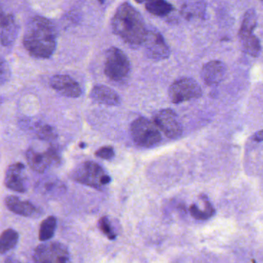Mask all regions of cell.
<instances>
[{
	"instance_id": "6da1fadb",
	"label": "cell",
	"mask_w": 263,
	"mask_h": 263,
	"mask_svg": "<svg viewBox=\"0 0 263 263\" xmlns=\"http://www.w3.org/2000/svg\"><path fill=\"white\" fill-rule=\"evenodd\" d=\"M57 30L50 20L35 16L27 24L24 35V47L37 59H48L57 48Z\"/></svg>"
},
{
	"instance_id": "7a4b0ae2",
	"label": "cell",
	"mask_w": 263,
	"mask_h": 263,
	"mask_svg": "<svg viewBox=\"0 0 263 263\" xmlns=\"http://www.w3.org/2000/svg\"><path fill=\"white\" fill-rule=\"evenodd\" d=\"M111 26L115 34L128 45L136 47L144 44L147 33L145 23L139 12L128 3L118 7Z\"/></svg>"
},
{
	"instance_id": "3957f363",
	"label": "cell",
	"mask_w": 263,
	"mask_h": 263,
	"mask_svg": "<svg viewBox=\"0 0 263 263\" xmlns=\"http://www.w3.org/2000/svg\"><path fill=\"white\" fill-rule=\"evenodd\" d=\"M70 176L73 181L98 190L104 189L110 182V177L100 164L93 161H86L80 164Z\"/></svg>"
},
{
	"instance_id": "277c9868",
	"label": "cell",
	"mask_w": 263,
	"mask_h": 263,
	"mask_svg": "<svg viewBox=\"0 0 263 263\" xmlns=\"http://www.w3.org/2000/svg\"><path fill=\"white\" fill-rule=\"evenodd\" d=\"M130 63L127 55L117 47H110L106 53L104 73L115 82H121L128 77Z\"/></svg>"
},
{
	"instance_id": "5b68a950",
	"label": "cell",
	"mask_w": 263,
	"mask_h": 263,
	"mask_svg": "<svg viewBox=\"0 0 263 263\" xmlns=\"http://www.w3.org/2000/svg\"><path fill=\"white\" fill-rule=\"evenodd\" d=\"M134 141L141 147H150L161 141V135L155 123L146 118H139L130 126Z\"/></svg>"
},
{
	"instance_id": "8992f818",
	"label": "cell",
	"mask_w": 263,
	"mask_h": 263,
	"mask_svg": "<svg viewBox=\"0 0 263 263\" xmlns=\"http://www.w3.org/2000/svg\"><path fill=\"white\" fill-rule=\"evenodd\" d=\"M27 163L32 170L43 174L53 166L59 165L61 163L60 151L56 146H50L44 152H40L30 147L26 153Z\"/></svg>"
},
{
	"instance_id": "52a82bcc",
	"label": "cell",
	"mask_w": 263,
	"mask_h": 263,
	"mask_svg": "<svg viewBox=\"0 0 263 263\" xmlns=\"http://www.w3.org/2000/svg\"><path fill=\"white\" fill-rule=\"evenodd\" d=\"M33 260L41 263H65L70 261L68 249L58 241H45L35 249Z\"/></svg>"
},
{
	"instance_id": "ba28073f",
	"label": "cell",
	"mask_w": 263,
	"mask_h": 263,
	"mask_svg": "<svg viewBox=\"0 0 263 263\" xmlns=\"http://www.w3.org/2000/svg\"><path fill=\"white\" fill-rule=\"evenodd\" d=\"M169 98L173 104L198 99L202 95L201 87L196 81L190 78H182L171 85Z\"/></svg>"
},
{
	"instance_id": "9c48e42d",
	"label": "cell",
	"mask_w": 263,
	"mask_h": 263,
	"mask_svg": "<svg viewBox=\"0 0 263 263\" xmlns=\"http://www.w3.org/2000/svg\"><path fill=\"white\" fill-rule=\"evenodd\" d=\"M143 45L146 55L154 61H164L170 56V48L162 35L156 30L147 31Z\"/></svg>"
},
{
	"instance_id": "30bf717a",
	"label": "cell",
	"mask_w": 263,
	"mask_h": 263,
	"mask_svg": "<svg viewBox=\"0 0 263 263\" xmlns=\"http://www.w3.org/2000/svg\"><path fill=\"white\" fill-rule=\"evenodd\" d=\"M155 124L168 138L175 139L182 133V125L178 115L171 109L160 110L155 117Z\"/></svg>"
},
{
	"instance_id": "8fae6325",
	"label": "cell",
	"mask_w": 263,
	"mask_h": 263,
	"mask_svg": "<svg viewBox=\"0 0 263 263\" xmlns=\"http://www.w3.org/2000/svg\"><path fill=\"white\" fill-rule=\"evenodd\" d=\"M25 165L23 163L11 164L6 172L4 183L7 187L18 193H24L27 190V178Z\"/></svg>"
},
{
	"instance_id": "7c38bea8",
	"label": "cell",
	"mask_w": 263,
	"mask_h": 263,
	"mask_svg": "<svg viewBox=\"0 0 263 263\" xmlns=\"http://www.w3.org/2000/svg\"><path fill=\"white\" fill-rule=\"evenodd\" d=\"M50 86L66 98H78L82 95L80 84L68 75H55L50 80Z\"/></svg>"
},
{
	"instance_id": "4fadbf2b",
	"label": "cell",
	"mask_w": 263,
	"mask_h": 263,
	"mask_svg": "<svg viewBox=\"0 0 263 263\" xmlns=\"http://www.w3.org/2000/svg\"><path fill=\"white\" fill-rule=\"evenodd\" d=\"M227 67L224 63L219 61H212L203 66L201 78L206 85H218L224 79Z\"/></svg>"
},
{
	"instance_id": "5bb4252c",
	"label": "cell",
	"mask_w": 263,
	"mask_h": 263,
	"mask_svg": "<svg viewBox=\"0 0 263 263\" xmlns=\"http://www.w3.org/2000/svg\"><path fill=\"white\" fill-rule=\"evenodd\" d=\"M4 202L10 212L21 216L33 218V217L38 216L41 213L39 209L33 203L28 201H24L13 195L7 197Z\"/></svg>"
},
{
	"instance_id": "9a60e30c",
	"label": "cell",
	"mask_w": 263,
	"mask_h": 263,
	"mask_svg": "<svg viewBox=\"0 0 263 263\" xmlns=\"http://www.w3.org/2000/svg\"><path fill=\"white\" fill-rule=\"evenodd\" d=\"M1 33L0 41L4 47L12 45L17 38L19 33V25L14 16L11 14L6 15L4 21L0 25Z\"/></svg>"
},
{
	"instance_id": "2e32d148",
	"label": "cell",
	"mask_w": 263,
	"mask_h": 263,
	"mask_svg": "<svg viewBox=\"0 0 263 263\" xmlns=\"http://www.w3.org/2000/svg\"><path fill=\"white\" fill-rule=\"evenodd\" d=\"M90 98L96 102L107 106H117L121 102L119 95L113 89L105 85L93 87L90 92Z\"/></svg>"
},
{
	"instance_id": "e0dca14e",
	"label": "cell",
	"mask_w": 263,
	"mask_h": 263,
	"mask_svg": "<svg viewBox=\"0 0 263 263\" xmlns=\"http://www.w3.org/2000/svg\"><path fill=\"white\" fill-rule=\"evenodd\" d=\"M21 127H24L25 130L32 129L36 134L38 138L43 141H54L58 138V132L56 129L52 126L42 122L33 123L29 120L25 119L21 121Z\"/></svg>"
},
{
	"instance_id": "ac0fdd59",
	"label": "cell",
	"mask_w": 263,
	"mask_h": 263,
	"mask_svg": "<svg viewBox=\"0 0 263 263\" xmlns=\"http://www.w3.org/2000/svg\"><path fill=\"white\" fill-rule=\"evenodd\" d=\"M36 192L43 195H57L64 194L66 187L63 182L54 177H47L42 178L36 183Z\"/></svg>"
},
{
	"instance_id": "d6986e66",
	"label": "cell",
	"mask_w": 263,
	"mask_h": 263,
	"mask_svg": "<svg viewBox=\"0 0 263 263\" xmlns=\"http://www.w3.org/2000/svg\"><path fill=\"white\" fill-rule=\"evenodd\" d=\"M145 9L154 16L164 17L170 14L174 10V7L166 0H147Z\"/></svg>"
},
{
	"instance_id": "ffe728a7",
	"label": "cell",
	"mask_w": 263,
	"mask_h": 263,
	"mask_svg": "<svg viewBox=\"0 0 263 263\" xmlns=\"http://www.w3.org/2000/svg\"><path fill=\"white\" fill-rule=\"evenodd\" d=\"M19 233L14 229H9L0 235V254H6L16 247L19 241Z\"/></svg>"
},
{
	"instance_id": "44dd1931",
	"label": "cell",
	"mask_w": 263,
	"mask_h": 263,
	"mask_svg": "<svg viewBox=\"0 0 263 263\" xmlns=\"http://www.w3.org/2000/svg\"><path fill=\"white\" fill-rule=\"evenodd\" d=\"M243 51L252 58H258L261 53V43L257 36L252 33L249 36L239 38Z\"/></svg>"
},
{
	"instance_id": "7402d4cb",
	"label": "cell",
	"mask_w": 263,
	"mask_h": 263,
	"mask_svg": "<svg viewBox=\"0 0 263 263\" xmlns=\"http://www.w3.org/2000/svg\"><path fill=\"white\" fill-rule=\"evenodd\" d=\"M181 13L185 19L204 17L205 14V5L202 1H193L184 4L181 9Z\"/></svg>"
},
{
	"instance_id": "603a6c76",
	"label": "cell",
	"mask_w": 263,
	"mask_h": 263,
	"mask_svg": "<svg viewBox=\"0 0 263 263\" xmlns=\"http://www.w3.org/2000/svg\"><path fill=\"white\" fill-rule=\"evenodd\" d=\"M257 27V15L254 9H249L245 13L241 22V28L238 31L239 38L252 34Z\"/></svg>"
},
{
	"instance_id": "cb8c5ba5",
	"label": "cell",
	"mask_w": 263,
	"mask_h": 263,
	"mask_svg": "<svg viewBox=\"0 0 263 263\" xmlns=\"http://www.w3.org/2000/svg\"><path fill=\"white\" fill-rule=\"evenodd\" d=\"M201 200L204 203V209H201L196 204H192L190 207L191 215L195 219L206 220L212 218L215 214V209L206 197L201 196Z\"/></svg>"
},
{
	"instance_id": "d4e9b609",
	"label": "cell",
	"mask_w": 263,
	"mask_h": 263,
	"mask_svg": "<svg viewBox=\"0 0 263 263\" xmlns=\"http://www.w3.org/2000/svg\"><path fill=\"white\" fill-rule=\"evenodd\" d=\"M58 226L56 217L49 216L41 223L39 231V238L41 241H47L54 236Z\"/></svg>"
},
{
	"instance_id": "484cf974",
	"label": "cell",
	"mask_w": 263,
	"mask_h": 263,
	"mask_svg": "<svg viewBox=\"0 0 263 263\" xmlns=\"http://www.w3.org/2000/svg\"><path fill=\"white\" fill-rule=\"evenodd\" d=\"M98 227L109 239L114 240L116 238V234H115L111 223L107 217L104 216L100 218L99 221H98Z\"/></svg>"
},
{
	"instance_id": "4316f807",
	"label": "cell",
	"mask_w": 263,
	"mask_h": 263,
	"mask_svg": "<svg viewBox=\"0 0 263 263\" xmlns=\"http://www.w3.org/2000/svg\"><path fill=\"white\" fill-rule=\"evenodd\" d=\"M11 78V70L7 61L0 58V86L8 82Z\"/></svg>"
},
{
	"instance_id": "83f0119b",
	"label": "cell",
	"mask_w": 263,
	"mask_h": 263,
	"mask_svg": "<svg viewBox=\"0 0 263 263\" xmlns=\"http://www.w3.org/2000/svg\"><path fill=\"white\" fill-rule=\"evenodd\" d=\"M95 155L102 159L110 160L115 156V151H114L113 147L106 146V147H102L98 149L95 153Z\"/></svg>"
},
{
	"instance_id": "f1b7e54d",
	"label": "cell",
	"mask_w": 263,
	"mask_h": 263,
	"mask_svg": "<svg viewBox=\"0 0 263 263\" xmlns=\"http://www.w3.org/2000/svg\"><path fill=\"white\" fill-rule=\"evenodd\" d=\"M5 13L3 11L2 7H1V5H0V25L2 24L3 21H4V18L6 16Z\"/></svg>"
},
{
	"instance_id": "f546056e",
	"label": "cell",
	"mask_w": 263,
	"mask_h": 263,
	"mask_svg": "<svg viewBox=\"0 0 263 263\" xmlns=\"http://www.w3.org/2000/svg\"><path fill=\"white\" fill-rule=\"evenodd\" d=\"M255 140L259 141V142L262 141V132H261V130H260L259 132L256 134V135H255Z\"/></svg>"
},
{
	"instance_id": "4dcf8cb0",
	"label": "cell",
	"mask_w": 263,
	"mask_h": 263,
	"mask_svg": "<svg viewBox=\"0 0 263 263\" xmlns=\"http://www.w3.org/2000/svg\"><path fill=\"white\" fill-rule=\"evenodd\" d=\"M147 1V0H135V2L138 3V4H144Z\"/></svg>"
},
{
	"instance_id": "1f68e13d",
	"label": "cell",
	"mask_w": 263,
	"mask_h": 263,
	"mask_svg": "<svg viewBox=\"0 0 263 263\" xmlns=\"http://www.w3.org/2000/svg\"><path fill=\"white\" fill-rule=\"evenodd\" d=\"M81 145V147H85V144H84V143H82V144H80Z\"/></svg>"
},
{
	"instance_id": "d6a6232c",
	"label": "cell",
	"mask_w": 263,
	"mask_h": 263,
	"mask_svg": "<svg viewBox=\"0 0 263 263\" xmlns=\"http://www.w3.org/2000/svg\"><path fill=\"white\" fill-rule=\"evenodd\" d=\"M101 4H104V2H105V0H98Z\"/></svg>"
}]
</instances>
